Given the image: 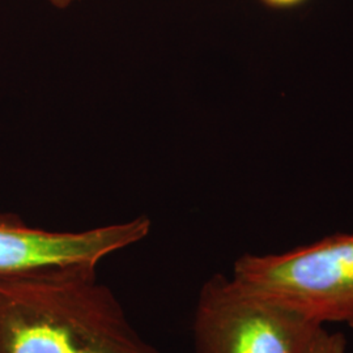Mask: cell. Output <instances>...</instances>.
<instances>
[{"instance_id":"6da1fadb","label":"cell","mask_w":353,"mask_h":353,"mask_svg":"<svg viewBox=\"0 0 353 353\" xmlns=\"http://www.w3.org/2000/svg\"><path fill=\"white\" fill-rule=\"evenodd\" d=\"M96 267L0 274V353H161L132 327Z\"/></svg>"},{"instance_id":"7a4b0ae2","label":"cell","mask_w":353,"mask_h":353,"mask_svg":"<svg viewBox=\"0 0 353 353\" xmlns=\"http://www.w3.org/2000/svg\"><path fill=\"white\" fill-rule=\"evenodd\" d=\"M232 279L321 326L353 327V233L281 254H245L233 265Z\"/></svg>"},{"instance_id":"3957f363","label":"cell","mask_w":353,"mask_h":353,"mask_svg":"<svg viewBox=\"0 0 353 353\" xmlns=\"http://www.w3.org/2000/svg\"><path fill=\"white\" fill-rule=\"evenodd\" d=\"M321 327L217 274L199 292L192 336L195 353H305Z\"/></svg>"},{"instance_id":"277c9868","label":"cell","mask_w":353,"mask_h":353,"mask_svg":"<svg viewBox=\"0 0 353 353\" xmlns=\"http://www.w3.org/2000/svg\"><path fill=\"white\" fill-rule=\"evenodd\" d=\"M151 220L139 216L123 224L84 232H50L0 212V274L57 265H97L102 258L145 239Z\"/></svg>"},{"instance_id":"5b68a950","label":"cell","mask_w":353,"mask_h":353,"mask_svg":"<svg viewBox=\"0 0 353 353\" xmlns=\"http://www.w3.org/2000/svg\"><path fill=\"white\" fill-rule=\"evenodd\" d=\"M305 353H347V339L341 332H328L322 326Z\"/></svg>"},{"instance_id":"8992f818","label":"cell","mask_w":353,"mask_h":353,"mask_svg":"<svg viewBox=\"0 0 353 353\" xmlns=\"http://www.w3.org/2000/svg\"><path fill=\"white\" fill-rule=\"evenodd\" d=\"M265 6L275 10H290L303 6L307 0H261Z\"/></svg>"},{"instance_id":"52a82bcc","label":"cell","mask_w":353,"mask_h":353,"mask_svg":"<svg viewBox=\"0 0 353 353\" xmlns=\"http://www.w3.org/2000/svg\"><path fill=\"white\" fill-rule=\"evenodd\" d=\"M48 1L50 3L52 7H55V8H59V10H63V8L70 7L71 4H74V3L77 1V0H48Z\"/></svg>"}]
</instances>
